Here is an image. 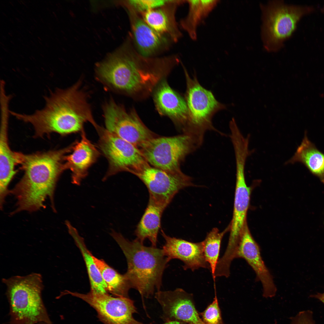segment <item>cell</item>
<instances>
[{
	"mask_svg": "<svg viewBox=\"0 0 324 324\" xmlns=\"http://www.w3.org/2000/svg\"><path fill=\"white\" fill-rule=\"evenodd\" d=\"M155 88L154 99L158 110L170 118L183 133L188 115L185 99L171 88L165 80H162Z\"/></svg>",
	"mask_w": 324,
	"mask_h": 324,
	"instance_id": "cell-16",
	"label": "cell"
},
{
	"mask_svg": "<svg viewBox=\"0 0 324 324\" xmlns=\"http://www.w3.org/2000/svg\"><path fill=\"white\" fill-rule=\"evenodd\" d=\"M188 4L189 10L186 17L180 22L182 27L193 40L197 38V29L202 21L199 13L200 0H186Z\"/></svg>",
	"mask_w": 324,
	"mask_h": 324,
	"instance_id": "cell-26",
	"label": "cell"
},
{
	"mask_svg": "<svg viewBox=\"0 0 324 324\" xmlns=\"http://www.w3.org/2000/svg\"><path fill=\"white\" fill-rule=\"evenodd\" d=\"M80 85L51 92L44 97L43 108L31 114L18 113L17 119L32 125L38 137L52 132L64 135L82 131L84 123L87 122L95 128L98 124Z\"/></svg>",
	"mask_w": 324,
	"mask_h": 324,
	"instance_id": "cell-2",
	"label": "cell"
},
{
	"mask_svg": "<svg viewBox=\"0 0 324 324\" xmlns=\"http://www.w3.org/2000/svg\"><path fill=\"white\" fill-rule=\"evenodd\" d=\"M229 226L220 232L217 228H214L208 233L202 242L205 257L209 265L211 274L215 286V273L219 260L221 242L225 234L229 231Z\"/></svg>",
	"mask_w": 324,
	"mask_h": 324,
	"instance_id": "cell-25",
	"label": "cell"
},
{
	"mask_svg": "<svg viewBox=\"0 0 324 324\" xmlns=\"http://www.w3.org/2000/svg\"><path fill=\"white\" fill-rule=\"evenodd\" d=\"M311 298H316L324 304V292L323 293H317L316 294L310 296Z\"/></svg>",
	"mask_w": 324,
	"mask_h": 324,
	"instance_id": "cell-31",
	"label": "cell"
},
{
	"mask_svg": "<svg viewBox=\"0 0 324 324\" xmlns=\"http://www.w3.org/2000/svg\"><path fill=\"white\" fill-rule=\"evenodd\" d=\"M164 209L148 202L147 206L135 231L136 239L142 243L146 238L156 247L157 236L160 228L161 218Z\"/></svg>",
	"mask_w": 324,
	"mask_h": 324,
	"instance_id": "cell-23",
	"label": "cell"
},
{
	"mask_svg": "<svg viewBox=\"0 0 324 324\" xmlns=\"http://www.w3.org/2000/svg\"><path fill=\"white\" fill-rule=\"evenodd\" d=\"M170 0H131L119 1L117 3L123 5L127 9H130L140 14L163 6Z\"/></svg>",
	"mask_w": 324,
	"mask_h": 324,
	"instance_id": "cell-27",
	"label": "cell"
},
{
	"mask_svg": "<svg viewBox=\"0 0 324 324\" xmlns=\"http://www.w3.org/2000/svg\"><path fill=\"white\" fill-rule=\"evenodd\" d=\"M95 129L99 137V148L109 163L103 181L121 172L134 174L149 164L136 146L99 125Z\"/></svg>",
	"mask_w": 324,
	"mask_h": 324,
	"instance_id": "cell-8",
	"label": "cell"
},
{
	"mask_svg": "<svg viewBox=\"0 0 324 324\" xmlns=\"http://www.w3.org/2000/svg\"><path fill=\"white\" fill-rule=\"evenodd\" d=\"M219 1L218 0H200L199 13L201 20L208 15Z\"/></svg>",
	"mask_w": 324,
	"mask_h": 324,
	"instance_id": "cell-30",
	"label": "cell"
},
{
	"mask_svg": "<svg viewBox=\"0 0 324 324\" xmlns=\"http://www.w3.org/2000/svg\"><path fill=\"white\" fill-rule=\"evenodd\" d=\"M161 233L165 241L162 250L169 261L174 259L181 260L184 263V270L194 271L200 268L210 270L205 257L202 241L195 243L172 237L162 230Z\"/></svg>",
	"mask_w": 324,
	"mask_h": 324,
	"instance_id": "cell-14",
	"label": "cell"
},
{
	"mask_svg": "<svg viewBox=\"0 0 324 324\" xmlns=\"http://www.w3.org/2000/svg\"><path fill=\"white\" fill-rule=\"evenodd\" d=\"M215 290V296L212 302L202 312H199L200 317L205 324H224Z\"/></svg>",
	"mask_w": 324,
	"mask_h": 324,
	"instance_id": "cell-28",
	"label": "cell"
},
{
	"mask_svg": "<svg viewBox=\"0 0 324 324\" xmlns=\"http://www.w3.org/2000/svg\"><path fill=\"white\" fill-rule=\"evenodd\" d=\"M261 7L262 39L265 48L271 52L280 49L293 34L301 18L314 10L312 6L289 4L280 0L270 1Z\"/></svg>",
	"mask_w": 324,
	"mask_h": 324,
	"instance_id": "cell-5",
	"label": "cell"
},
{
	"mask_svg": "<svg viewBox=\"0 0 324 324\" xmlns=\"http://www.w3.org/2000/svg\"><path fill=\"white\" fill-rule=\"evenodd\" d=\"M65 223L68 233L73 238L82 256L90 281V291L97 293H107L106 285L94 261L92 254L86 245L84 238L79 235L77 229L69 221L66 220Z\"/></svg>",
	"mask_w": 324,
	"mask_h": 324,
	"instance_id": "cell-22",
	"label": "cell"
},
{
	"mask_svg": "<svg viewBox=\"0 0 324 324\" xmlns=\"http://www.w3.org/2000/svg\"><path fill=\"white\" fill-rule=\"evenodd\" d=\"M183 68L186 81L185 100L188 115L182 133L193 136L202 142H204L205 133L208 130L225 135L215 128L212 121L214 115L225 109L226 105L218 101L211 91L201 85L195 74L191 78L184 66Z\"/></svg>",
	"mask_w": 324,
	"mask_h": 324,
	"instance_id": "cell-6",
	"label": "cell"
},
{
	"mask_svg": "<svg viewBox=\"0 0 324 324\" xmlns=\"http://www.w3.org/2000/svg\"><path fill=\"white\" fill-rule=\"evenodd\" d=\"M110 234L126 258L128 268L125 274L142 300L152 296L155 289L160 290L163 272L169 262L162 249L146 247L136 239L130 241L113 230Z\"/></svg>",
	"mask_w": 324,
	"mask_h": 324,
	"instance_id": "cell-3",
	"label": "cell"
},
{
	"mask_svg": "<svg viewBox=\"0 0 324 324\" xmlns=\"http://www.w3.org/2000/svg\"><path fill=\"white\" fill-rule=\"evenodd\" d=\"M92 256L106 285L107 292L116 297L129 298L128 291L132 286L125 274H120L104 260Z\"/></svg>",
	"mask_w": 324,
	"mask_h": 324,
	"instance_id": "cell-24",
	"label": "cell"
},
{
	"mask_svg": "<svg viewBox=\"0 0 324 324\" xmlns=\"http://www.w3.org/2000/svg\"><path fill=\"white\" fill-rule=\"evenodd\" d=\"M80 141L74 143L72 152L64 158L65 170L71 171V183L80 185L82 181L87 176L90 167L96 160L99 152L96 147L82 131Z\"/></svg>",
	"mask_w": 324,
	"mask_h": 324,
	"instance_id": "cell-17",
	"label": "cell"
},
{
	"mask_svg": "<svg viewBox=\"0 0 324 324\" xmlns=\"http://www.w3.org/2000/svg\"><path fill=\"white\" fill-rule=\"evenodd\" d=\"M322 12L324 13V8L322 10Z\"/></svg>",
	"mask_w": 324,
	"mask_h": 324,
	"instance_id": "cell-34",
	"label": "cell"
},
{
	"mask_svg": "<svg viewBox=\"0 0 324 324\" xmlns=\"http://www.w3.org/2000/svg\"><path fill=\"white\" fill-rule=\"evenodd\" d=\"M134 174L147 187L149 194L148 201L164 210L180 190L195 185L192 178L182 171L170 172L149 164Z\"/></svg>",
	"mask_w": 324,
	"mask_h": 324,
	"instance_id": "cell-9",
	"label": "cell"
},
{
	"mask_svg": "<svg viewBox=\"0 0 324 324\" xmlns=\"http://www.w3.org/2000/svg\"><path fill=\"white\" fill-rule=\"evenodd\" d=\"M104 113L106 129L137 147L157 136L144 124L136 113L126 112L112 101L105 106Z\"/></svg>",
	"mask_w": 324,
	"mask_h": 324,
	"instance_id": "cell-11",
	"label": "cell"
},
{
	"mask_svg": "<svg viewBox=\"0 0 324 324\" xmlns=\"http://www.w3.org/2000/svg\"><path fill=\"white\" fill-rule=\"evenodd\" d=\"M290 319V324H316L313 313L310 310L300 311Z\"/></svg>",
	"mask_w": 324,
	"mask_h": 324,
	"instance_id": "cell-29",
	"label": "cell"
},
{
	"mask_svg": "<svg viewBox=\"0 0 324 324\" xmlns=\"http://www.w3.org/2000/svg\"><path fill=\"white\" fill-rule=\"evenodd\" d=\"M186 2L184 0H170L164 5L140 14L144 21L160 34L170 38L174 42L182 36L176 21L177 7Z\"/></svg>",
	"mask_w": 324,
	"mask_h": 324,
	"instance_id": "cell-19",
	"label": "cell"
},
{
	"mask_svg": "<svg viewBox=\"0 0 324 324\" xmlns=\"http://www.w3.org/2000/svg\"><path fill=\"white\" fill-rule=\"evenodd\" d=\"M74 144L64 148L31 154L19 153V163L24 174L10 193L17 200L14 214L21 211L32 212L45 208L47 197L55 211L53 195L56 183L65 170L64 158Z\"/></svg>",
	"mask_w": 324,
	"mask_h": 324,
	"instance_id": "cell-1",
	"label": "cell"
},
{
	"mask_svg": "<svg viewBox=\"0 0 324 324\" xmlns=\"http://www.w3.org/2000/svg\"><path fill=\"white\" fill-rule=\"evenodd\" d=\"M9 111H1L0 131V198L4 199L10 193L8 186L17 171L15 166L19 164V152L13 151L8 141Z\"/></svg>",
	"mask_w": 324,
	"mask_h": 324,
	"instance_id": "cell-20",
	"label": "cell"
},
{
	"mask_svg": "<svg viewBox=\"0 0 324 324\" xmlns=\"http://www.w3.org/2000/svg\"><path fill=\"white\" fill-rule=\"evenodd\" d=\"M7 286L9 305V324H53L43 302L44 289L40 274L33 273L2 279Z\"/></svg>",
	"mask_w": 324,
	"mask_h": 324,
	"instance_id": "cell-4",
	"label": "cell"
},
{
	"mask_svg": "<svg viewBox=\"0 0 324 324\" xmlns=\"http://www.w3.org/2000/svg\"><path fill=\"white\" fill-rule=\"evenodd\" d=\"M244 259L255 272L257 279L262 287V296L272 298L277 289L273 278L266 266L261 255L260 248L254 239L247 224L241 234L236 258Z\"/></svg>",
	"mask_w": 324,
	"mask_h": 324,
	"instance_id": "cell-13",
	"label": "cell"
},
{
	"mask_svg": "<svg viewBox=\"0 0 324 324\" xmlns=\"http://www.w3.org/2000/svg\"><path fill=\"white\" fill-rule=\"evenodd\" d=\"M164 324H188L185 322L176 320H170L165 322Z\"/></svg>",
	"mask_w": 324,
	"mask_h": 324,
	"instance_id": "cell-32",
	"label": "cell"
},
{
	"mask_svg": "<svg viewBox=\"0 0 324 324\" xmlns=\"http://www.w3.org/2000/svg\"><path fill=\"white\" fill-rule=\"evenodd\" d=\"M203 143L190 135L182 133L172 136H156L137 148L151 166L171 172L182 171V164L187 157Z\"/></svg>",
	"mask_w": 324,
	"mask_h": 324,
	"instance_id": "cell-7",
	"label": "cell"
},
{
	"mask_svg": "<svg viewBox=\"0 0 324 324\" xmlns=\"http://www.w3.org/2000/svg\"><path fill=\"white\" fill-rule=\"evenodd\" d=\"M236 184L232 218L230 225V234L225 250L230 255L236 252L241 234L246 225L250 188L247 185L245 176H236Z\"/></svg>",
	"mask_w": 324,
	"mask_h": 324,
	"instance_id": "cell-15",
	"label": "cell"
},
{
	"mask_svg": "<svg viewBox=\"0 0 324 324\" xmlns=\"http://www.w3.org/2000/svg\"><path fill=\"white\" fill-rule=\"evenodd\" d=\"M300 145L293 156L286 163L299 162L324 184V154L319 150L308 139L305 132Z\"/></svg>",
	"mask_w": 324,
	"mask_h": 324,
	"instance_id": "cell-21",
	"label": "cell"
},
{
	"mask_svg": "<svg viewBox=\"0 0 324 324\" xmlns=\"http://www.w3.org/2000/svg\"><path fill=\"white\" fill-rule=\"evenodd\" d=\"M128 10L132 39L141 56L149 57L166 46L168 43L167 37L153 30L139 14L131 10Z\"/></svg>",
	"mask_w": 324,
	"mask_h": 324,
	"instance_id": "cell-18",
	"label": "cell"
},
{
	"mask_svg": "<svg viewBox=\"0 0 324 324\" xmlns=\"http://www.w3.org/2000/svg\"><path fill=\"white\" fill-rule=\"evenodd\" d=\"M36 324H48L47 323L44 322H39V323H37Z\"/></svg>",
	"mask_w": 324,
	"mask_h": 324,
	"instance_id": "cell-33",
	"label": "cell"
},
{
	"mask_svg": "<svg viewBox=\"0 0 324 324\" xmlns=\"http://www.w3.org/2000/svg\"><path fill=\"white\" fill-rule=\"evenodd\" d=\"M66 293L88 304L96 310L104 324H146L134 318L133 314L137 311L134 301L129 298L113 297L108 293L91 291L86 294L68 291Z\"/></svg>",
	"mask_w": 324,
	"mask_h": 324,
	"instance_id": "cell-10",
	"label": "cell"
},
{
	"mask_svg": "<svg viewBox=\"0 0 324 324\" xmlns=\"http://www.w3.org/2000/svg\"><path fill=\"white\" fill-rule=\"evenodd\" d=\"M155 298L161 306L165 322L176 320L188 324H205L196 309L192 294L181 288L158 291Z\"/></svg>",
	"mask_w": 324,
	"mask_h": 324,
	"instance_id": "cell-12",
	"label": "cell"
}]
</instances>
